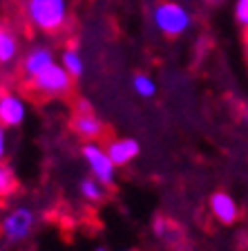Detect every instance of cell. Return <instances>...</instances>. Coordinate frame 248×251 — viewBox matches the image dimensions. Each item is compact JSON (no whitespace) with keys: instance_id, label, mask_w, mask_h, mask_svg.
I'll return each instance as SVG.
<instances>
[{"instance_id":"obj_1","label":"cell","mask_w":248,"mask_h":251,"mask_svg":"<svg viewBox=\"0 0 248 251\" xmlns=\"http://www.w3.org/2000/svg\"><path fill=\"white\" fill-rule=\"evenodd\" d=\"M27 21L41 31H58L65 27L69 16L68 0H27Z\"/></svg>"},{"instance_id":"obj_2","label":"cell","mask_w":248,"mask_h":251,"mask_svg":"<svg viewBox=\"0 0 248 251\" xmlns=\"http://www.w3.org/2000/svg\"><path fill=\"white\" fill-rule=\"evenodd\" d=\"M152 21H155L157 29L165 36H181L190 29L192 18L179 2H161L152 11Z\"/></svg>"},{"instance_id":"obj_3","label":"cell","mask_w":248,"mask_h":251,"mask_svg":"<svg viewBox=\"0 0 248 251\" xmlns=\"http://www.w3.org/2000/svg\"><path fill=\"white\" fill-rule=\"evenodd\" d=\"M34 226H36V213H34L31 206H25V204L14 206L2 218V233L14 245L16 242H25L34 233Z\"/></svg>"},{"instance_id":"obj_4","label":"cell","mask_w":248,"mask_h":251,"mask_svg":"<svg viewBox=\"0 0 248 251\" xmlns=\"http://www.w3.org/2000/svg\"><path fill=\"white\" fill-rule=\"evenodd\" d=\"M72 74L68 70L54 63L47 70H43L34 81H31V88L36 92L45 94V97H65V94L72 90Z\"/></svg>"},{"instance_id":"obj_5","label":"cell","mask_w":248,"mask_h":251,"mask_svg":"<svg viewBox=\"0 0 248 251\" xmlns=\"http://www.w3.org/2000/svg\"><path fill=\"white\" fill-rule=\"evenodd\" d=\"M83 159L88 164L90 173H92V177H96L98 182H103L105 186L114 184V177H116V164L112 162V157L108 155L103 146H98L94 141H88L81 151Z\"/></svg>"},{"instance_id":"obj_6","label":"cell","mask_w":248,"mask_h":251,"mask_svg":"<svg viewBox=\"0 0 248 251\" xmlns=\"http://www.w3.org/2000/svg\"><path fill=\"white\" fill-rule=\"evenodd\" d=\"M27 117L25 101L14 92H2L0 97V121L5 128H18Z\"/></svg>"},{"instance_id":"obj_7","label":"cell","mask_w":248,"mask_h":251,"mask_svg":"<svg viewBox=\"0 0 248 251\" xmlns=\"http://www.w3.org/2000/svg\"><path fill=\"white\" fill-rule=\"evenodd\" d=\"M208 206H210V213L215 215L222 225H233L235 220L239 218L237 200H235L230 193H226V191H217V193H212Z\"/></svg>"},{"instance_id":"obj_8","label":"cell","mask_w":248,"mask_h":251,"mask_svg":"<svg viewBox=\"0 0 248 251\" xmlns=\"http://www.w3.org/2000/svg\"><path fill=\"white\" fill-rule=\"evenodd\" d=\"M49 65H54L52 50L49 47H31L29 52H27V56L23 58V74H25V78L34 81Z\"/></svg>"},{"instance_id":"obj_9","label":"cell","mask_w":248,"mask_h":251,"mask_svg":"<svg viewBox=\"0 0 248 251\" xmlns=\"http://www.w3.org/2000/svg\"><path fill=\"white\" fill-rule=\"evenodd\" d=\"M105 151L112 157V162L116 164V168H121V166H128L132 159L139 157L141 146H139V141L132 139V137H121V139L110 141Z\"/></svg>"},{"instance_id":"obj_10","label":"cell","mask_w":248,"mask_h":251,"mask_svg":"<svg viewBox=\"0 0 248 251\" xmlns=\"http://www.w3.org/2000/svg\"><path fill=\"white\" fill-rule=\"evenodd\" d=\"M72 126H74V132L78 137H83L85 141H94L103 135V124L92 112H78V117L74 119Z\"/></svg>"},{"instance_id":"obj_11","label":"cell","mask_w":248,"mask_h":251,"mask_svg":"<svg viewBox=\"0 0 248 251\" xmlns=\"http://www.w3.org/2000/svg\"><path fill=\"white\" fill-rule=\"evenodd\" d=\"M16 56H18V38L9 29H2L0 31V63L9 65Z\"/></svg>"},{"instance_id":"obj_12","label":"cell","mask_w":248,"mask_h":251,"mask_svg":"<svg viewBox=\"0 0 248 251\" xmlns=\"http://www.w3.org/2000/svg\"><path fill=\"white\" fill-rule=\"evenodd\" d=\"M78 191H81L83 200H88V202H101L105 198V184L98 182L96 177H83L78 184Z\"/></svg>"},{"instance_id":"obj_13","label":"cell","mask_w":248,"mask_h":251,"mask_svg":"<svg viewBox=\"0 0 248 251\" xmlns=\"http://www.w3.org/2000/svg\"><path fill=\"white\" fill-rule=\"evenodd\" d=\"M61 65H63L65 70H68V72L72 74L74 78L81 76L83 70H85L83 56L76 52V50H74V47H69V50H65V52H63V56H61Z\"/></svg>"},{"instance_id":"obj_14","label":"cell","mask_w":248,"mask_h":251,"mask_svg":"<svg viewBox=\"0 0 248 251\" xmlns=\"http://www.w3.org/2000/svg\"><path fill=\"white\" fill-rule=\"evenodd\" d=\"M132 88H135V92L139 94V97H143V99H150V97L157 94V83L148 74H136V76L132 78Z\"/></svg>"},{"instance_id":"obj_15","label":"cell","mask_w":248,"mask_h":251,"mask_svg":"<svg viewBox=\"0 0 248 251\" xmlns=\"http://www.w3.org/2000/svg\"><path fill=\"white\" fill-rule=\"evenodd\" d=\"M14 188H16V175H14V171H11L7 164H2V166H0V193H2V198H7V195H9Z\"/></svg>"},{"instance_id":"obj_16","label":"cell","mask_w":248,"mask_h":251,"mask_svg":"<svg viewBox=\"0 0 248 251\" xmlns=\"http://www.w3.org/2000/svg\"><path fill=\"white\" fill-rule=\"evenodd\" d=\"M235 18L242 27L248 29V0H237V5H235Z\"/></svg>"},{"instance_id":"obj_17","label":"cell","mask_w":248,"mask_h":251,"mask_svg":"<svg viewBox=\"0 0 248 251\" xmlns=\"http://www.w3.org/2000/svg\"><path fill=\"white\" fill-rule=\"evenodd\" d=\"M172 226L165 222V220H157L155 222V233L159 235V238H163V240H168V238H172Z\"/></svg>"},{"instance_id":"obj_18","label":"cell","mask_w":248,"mask_h":251,"mask_svg":"<svg viewBox=\"0 0 248 251\" xmlns=\"http://www.w3.org/2000/svg\"><path fill=\"white\" fill-rule=\"evenodd\" d=\"M0 155H2V157L7 155V130H5V128L0 130Z\"/></svg>"},{"instance_id":"obj_19","label":"cell","mask_w":248,"mask_h":251,"mask_svg":"<svg viewBox=\"0 0 248 251\" xmlns=\"http://www.w3.org/2000/svg\"><path fill=\"white\" fill-rule=\"evenodd\" d=\"M78 108H81V112H90V103H85V101H81Z\"/></svg>"},{"instance_id":"obj_20","label":"cell","mask_w":248,"mask_h":251,"mask_svg":"<svg viewBox=\"0 0 248 251\" xmlns=\"http://www.w3.org/2000/svg\"><path fill=\"white\" fill-rule=\"evenodd\" d=\"M94 251H108V249H105V247H96V249H94Z\"/></svg>"},{"instance_id":"obj_21","label":"cell","mask_w":248,"mask_h":251,"mask_svg":"<svg viewBox=\"0 0 248 251\" xmlns=\"http://www.w3.org/2000/svg\"><path fill=\"white\" fill-rule=\"evenodd\" d=\"M246 58H248V43H246Z\"/></svg>"}]
</instances>
